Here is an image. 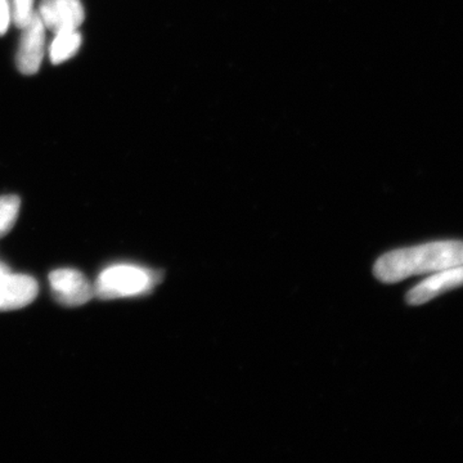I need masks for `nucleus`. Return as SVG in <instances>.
<instances>
[{
	"label": "nucleus",
	"instance_id": "nucleus-1",
	"mask_svg": "<svg viewBox=\"0 0 463 463\" xmlns=\"http://www.w3.org/2000/svg\"><path fill=\"white\" fill-rule=\"evenodd\" d=\"M463 264V241H437L394 250L376 261L373 274L383 283H397L419 274H428Z\"/></svg>",
	"mask_w": 463,
	"mask_h": 463
},
{
	"label": "nucleus",
	"instance_id": "nucleus-2",
	"mask_svg": "<svg viewBox=\"0 0 463 463\" xmlns=\"http://www.w3.org/2000/svg\"><path fill=\"white\" fill-rule=\"evenodd\" d=\"M158 279L156 273L138 265H111L100 272L94 283V297L102 300L141 297L151 291Z\"/></svg>",
	"mask_w": 463,
	"mask_h": 463
},
{
	"label": "nucleus",
	"instance_id": "nucleus-3",
	"mask_svg": "<svg viewBox=\"0 0 463 463\" xmlns=\"http://www.w3.org/2000/svg\"><path fill=\"white\" fill-rule=\"evenodd\" d=\"M53 297L61 306L75 307L94 298V288L87 277L72 268H61L50 274Z\"/></svg>",
	"mask_w": 463,
	"mask_h": 463
},
{
	"label": "nucleus",
	"instance_id": "nucleus-4",
	"mask_svg": "<svg viewBox=\"0 0 463 463\" xmlns=\"http://www.w3.org/2000/svg\"><path fill=\"white\" fill-rule=\"evenodd\" d=\"M39 286L35 279L27 274L12 273L0 261V312L23 309L38 297Z\"/></svg>",
	"mask_w": 463,
	"mask_h": 463
},
{
	"label": "nucleus",
	"instance_id": "nucleus-5",
	"mask_svg": "<svg viewBox=\"0 0 463 463\" xmlns=\"http://www.w3.org/2000/svg\"><path fill=\"white\" fill-rule=\"evenodd\" d=\"M23 32L16 54V65L21 74L33 75L41 69L44 57L45 26L41 17L33 14L29 23L23 27Z\"/></svg>",
	"mask_w": 463,
	"mask_h": 463
},
{
	"label": "nucleus",
	"instance_id": "nucleus-6",
	"mask_svg": "<svg viewBox=\"0 0 463 463\" xmlns=\"http://www.w3.org/2000/svg\"><path fill=\"white\" fill-rule=\"evenodd\" d=\"M38 16L45 29L78 30L84 21V7L80 0H42Z\"/></svg>",
	"mask_w": 463,
	"mask_h": 463
},
{
	"label": "nucleus",
	"instance_id": "nucleus-7",
	"mask_svg": "<svg viewBox=\"0 0 463 463\" xmlns=\"http://www.w3.org/2000/svg\"><path fill=\"white\" fill-rule=\"evenodd\" d=\"M461 286H463V264L432 273L429 279L408 292L407 303L414 307L422 306L432 298Z\"/></svg>",
	"mask_w": 463,
	"mask_h": 463
},
{
	"label": "nucleus",
	"instance_id": "nucleus-8",
	"mask_svg": "<svg viewBox=\"0 0 463 463\" xmlns=\"http://www.w3.org/2000/svg\"><path fill=\"white\" fill-rule=\"evenodd\" d=\"M81 47V35L78 30H61L56 33L50 47V57L53 63H63L75 56Z\"/></svg>",
	"mask_w": 463,
	"mask_h": 463
},
{
	"label": "nucleus",
	"instance_id": "nucleus-9",
	"mask_svg": "<svg viewBox=\"0 0 463 463\" xmlns=\"http://www.w3.org/2000/svg\"><path fill=\"white\" fill-rule=\"evenodd\" d=\"M20 209L21 200L16 194L0 196V239L14 230Z\"/></svg>",
	"mask_w": 463,
	"mask_h": 463
},
{
	"label": "nucleus",
	"instance_id": "nucleus-10",
	"mask_svg": "<svg viewBox=\"0 0 463 463\" xmlns=\"http://www.w3.org/2000/svg\"><path fill=\"white\" fill-rule=\"evenodd\" d=\"M33 0H14L12 2V11H14V21L17 27L23 29L33 17Z\"/></svg>",
	"mask_w": 463,
	"mask_h": 463
},
{
	"label": "nucleus",
	"instance_id": "nucleus-11",
	"mask_svg": "<svg viewBox=\"0 0 463 463\" xmlns=\"http://www.w3.org/2000/svg\"><path fill=\"white\" fill-rule=\"evenodd\" d=\"M14 20V11L8 0H0V35L7 33L9 25Z\"/></svg>",
	"mask_w": 463,
	"mask_h": 463
}]
</instances>
